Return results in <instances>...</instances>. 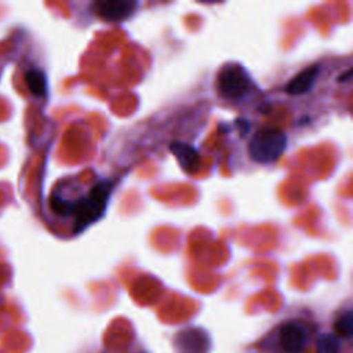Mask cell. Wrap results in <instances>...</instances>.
<instances>
[{"instance_id": "6da1fadb", "label": "cell", "mask_w": 353, "mask_h": 353, "mask_svg": "<svg viewBox=\"0 0 353 353\" xmlns=\"http://www.w3.org/2000/svg\"><path fill=\"white\" fill-rule=\"evenodd\" d=\"M112 192L109 181H99L95 183L85 197L80 200H66L58 194L51 199L52 211L61 216L74 215L77 221V230L84 229L88 223L99 218L108 204V197Z\"/></svg>"}, {"instance_id": "7a4b0ae2", "label": "cell", "mask_w": 353, "mask_h": 353, "mask_svg": "<svg viewBox=\"0 0 353 353\" xmlns=\"http://www.w3.org/2000/svg\"><path fill=\"white\" fill-rule=\"evenodd\" d=\"M287 148V135L274 127L259 128L248 142L250 159L259 164H270L280 159Z\"/></svg>"}, {"instance_id": "3957f363", "label": "cell", "mask_w": 353, "mask_h": 353, "mask_svg": "<svg viewBox=\"0 0 353 353\" xmlns=\"http://www.w3.org/2000/svg\"><path fill=\"white\" fill-rule=\"evenodd\" d=\"M252 87L248 72L239 63H228L218 73L216 90L223 99L240 101L252 91Z\"/></svg>"}, {"instance_id": "277c9868", "label": "cell", "mask_w": 353, "mask_h": 353, "mask_svg": "<svg viewBox=\"0 0 353 353\" xmlns=\"http://www.w3.org/2000/svg\"><path fill=\"white\" fill-rule=\"evenodd\" d=\"M138 6L139 3L132 0H98L91 4V10L103 21L117 22L130 18Z\"/></svg>"}, {"instance_id": "5b68a950", "label": "cell", "mask_w": 353, "mask_h": 353, "mask_svg": "<svg viewBox=\"0 0 353 353\" xmlns=\"http://www.w3.org/2000/svg\"><path fill=\"white\" fill-rule=\"evenodd\" d=\"M280 343L285 353H301L306 345V332L295 321L284 324L280 330Z\"/></svg>"}, {"instance_id": "8992f818", "label": "cell", "mask_w": 353, "mask_h": 353, "mask_svg": "<svg viewBox=\"0 0 353 353\" xmlns=\"http://www.w3.org/2000/svg\"><path fill=\"white\" fill-rule=\"evenodd\" d=\"M320 66L319 65H313V66H307L303 70H301L298 74H295L285 85V92L290 95H303L306 92H309L316 80L317 76L320 73Z\"/></svg>"}, {"instance_id": "52a82bcc", "label": "cell", "mask_w": 353, "mask_h": 353, "mask_svg": "<svg viewBox=\"0 0 353 353\" xmlns=\"http://www.w3.org/2000/svg\"><path fill=\"white\" fill-rule=\"evenodd\" d=\"M170 150L174 153L175 159L178 160L179 165L182 167L183 171L186 172H196L199 165H200V153L197 152L196 148H193L189 143H183L179 141H174L170 145Z\"/></svg>"}, {"instance_id": "ba28073f", "label": "cell", "mask_w": 353, "mask_h": 353, "mask_svg": "<svg viewBox=\"0 0 353 353\" xmlns=\"http://www.w3.org/2000/svg\"><path fill=\"white\" fill-rule=\"evenodd\" d=\"M25 80L29 91L34 97H46L47 94V79L46 74L39 69H29L25 73Z\"/></svg>"}, {"instance_id": "9c48e42d", "label": "cell", "mask_w": 353, "mask_h": 353, "mask_svg": "<svg viewBox=\"0 0 353 353\" xmlns=\"http://www.w3.org/2000/svg\"><path fill=\"white\" fill-rule=\"evenodd\" d=\"M335 332L342 338H350L353 334V313L352 310L345 312L335 321Z\"/></svg>"}, {"instance_id": "30bf717a", "label": "cell", "mask_w": 353, "mask_h": 353, "mask_svg": "<svg viewBox=\"0 0 353 353\" xmlns=\"http://www.w3.org/2000/svg\"><path fill=\"white\" fill-rule=\"evenodd\" d=\"M316 353H339V339L332 334H323L317 341Z\"/></svg>"}]
</instances>
